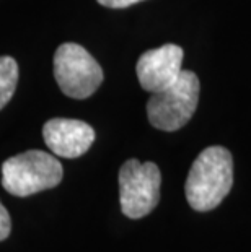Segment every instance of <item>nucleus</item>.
Instances as JSON below:
<instances>
[{
    "mask_svg": "<svg viewBox=\"0 0 251 252\" xmlns=\"http://www.w3.org/2000/svg\"><path fill=\"white\" fill-rule=\"evenodd\" d=\"M233 186V159L227 148L209 147L194 159L186 179L188 203L197 212L220 205Z\"/></svg>",
    "mask_w": 251,
    "mask_h": 252,
    "instance_id": "nucleus-1",
    "label": "nucleus"
},
{
    "mask_svg": "<svg viewBox=\"0 0 251 252\" xmlns=\"http://www.w3.org/2000/svg\"><path fill=\"white\" fill-rule=\"evenodd\" d=\"M64 169L59 159L41 150L15 155L2 164V186L12 195L28 197L56 187Z\"/></svg>",
    "mask_w": 251,
    "mask_h": 252,
    "instance_id": "nucleus-2",
    "label": "nucleus"
},
{
    "mask_svg": "<svg viewBox=\"0 0 251 252\" xmlns=\"http://www.w3.org/2000/svg\"><path fill=\"white\" fill-rule=\"evenodd\" d=\"M199 78L194 72L181 70L179 77L170 87L152 93L147 103L150 124L165 132L184 127L199 103Z\"/></svg>",
    "mask_w": 251,
    "mask_h": 252,
    "instance_id": "nucleus-3",
    "label": "nucleus"
},
{
    "mask_svg": "<svg viewBox=\"0 0 251 252\" xmlns=\"http://www.w3.org/2000/svg\"><path fill=\"white\" fill-rule=\"evenodd\" d=\"M54 77L64 94L85 99L103 82V68L85 47L75 42H64L54 54Z\"/></svg>",
    "mask_w": 251,
    "mask_h": 252,
    "instance_id": "nucleus-4",
    "label": "nucleus"
},
{
    "mask_svg": "<svg viewBox=\"0 0 251 252\" xmlns=\"http://www.w3.org/2000/svg\"><path fill=\"white\" fill-rule=\"evenodd\" d=\"M162 174L158 166L139 159H127L119 169V202L127 218L139 220L148 215L160 200Z\"/></svg>",
    "mask_w": 251,
    "mask_h": 252,
    "instance_id": "nucleus-5",
    "label": "nucleus"
},
{
    "mask_svg": "<svg viewBox=\"0 0 251 252\" xmlns=\"http://www.w3.org/2000/svg\"><path fill=\"white\" fill-rule=\"evenodd\" d=\"M183 49L176 44H165L143 52L136 67L141 87L150 93H157L170 87L183 70Z\"/></svg>",
    "mask_w": 251,
    "mask_h": 252,
    "instance_id": "nucleus-6",
    "label": "nucleus"
},
{
    "mask_svg": "<svg viewBox=\"0 0 251 252\" xmlns=\"http://www.w3.org/2000/svg\"><path fill=\"white\" fill-rule=\"evenodd\" d=\"M42 137L47 148L57 157L78 158L87 153L93 145L95 130L83 121L56 117L44 124Z\"/></svg>",
    "mask_w": 251,
    "mask_h": 252,
    "instance_id": "nucleus-7",
    "label": "nucleus"
},
{
    "mask_svg": "<svg viewBox=\"0 0 251 252\" xmlns=\"http://www.w3.org/2000/svg\"><path fill=\"white\" fill-rule=\"evenodd\" d=\"M18 83V63L13 57H0V109L12 99Z\"/></svg>",
    "mask_w": 251,
    "mask_h": 252,
    "instance_id": "nucleus-8",
    "label": "nucleus"
},
{
    "mask_svg": "<svg viewBox=\"0 0 251 252\" xmlns=\"http://www.w3.org/2000/svg\"><path fill=\"white\" fill-rule=\"evenodd\" d=\"M10 231H12V220H10L7 208L0 202V241L7 239Z\"/></svg>",
    "mask_w": 251,
    "mask_h": 252,
    "instance_id": "nucleus-9",
    "label": "nucleus"
},
{
    "mask_svg": "<svg viewBox=\"0 0 251 252\" xmlns=\"http://www.w3.org/2000/svg\"><path fill=\"white\" fill-rule=\"evenodd\" d=\"M100 5L103 7H108V8H126V7H131V5L139 3V2H143V0H97Z\"/></svg>",
    "mask_w": 251,
    "mask_h": 252,
    "instance_id": "nucleus-10",
    "label": "nucleus"
}]
</instances>
